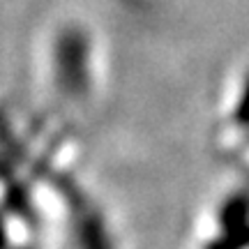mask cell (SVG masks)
Listing matches in <instances>:
<instances>
[{
    "instance_id": "cell-1",
    "label": "cell",
    "mask_w": 249,
    "mask_h": 249,
    "mask_svg": "<svg viewBox=\"0 0 249 249\" xmlns=\"http://www.w3.org/2000/svg\"><path fill=\"white\" fill-rule=\"evenodd\" d=\"M238 116L242 118L240 123H249V86L245 90V95H242V104H240V113Z\"/></svg>"
}]
</instances>
